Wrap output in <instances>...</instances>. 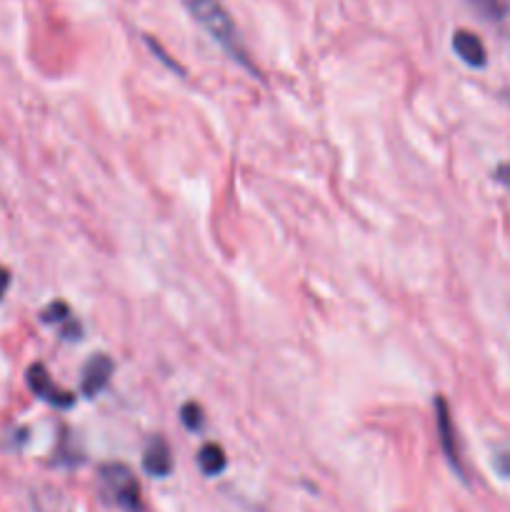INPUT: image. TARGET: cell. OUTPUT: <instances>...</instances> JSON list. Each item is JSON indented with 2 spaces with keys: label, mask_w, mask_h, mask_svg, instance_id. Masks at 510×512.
<instances>
[{
  "label": "cell",
  "mask_w": 510,
  "mask_h": 512,
  "mask_svg": "<svg viewBox=\"0 0 510 512\" xmlns=\"http://www.w3.org/2000/svg\"><path fill=\"white\" fill-rule=\"evenodd\" d=\"M113 370L115 365L108 355H93V358L85 363L83 380H80V388H83L85 398H98V395L108 388Z\"/></svg>",
  "instance_id": "5"
},
{
  "label": "cell",
  "mask_w": 510,
  "mask_h": 512,
  "mask_svg": "<svg viewBox=\"0 0 510 512\" xmlns=\"http://www.w3.org/2000/svg\"><path fill=\"white\" fill-rule=\"evenodd\" d=\"M8 285H10V273L5 268H0V300H3V295H5V290H8Z\"/></svg>",
  "instance_id": "14"
},
{
  "label": "cell",
  "mask_w": 510,
  "mask_h": 512,
  "mask_svg": "<svg viewBox=\"0 0 510 512\" xmlns=\"http://www.w3.org/2000/svg\"><path fill=\"white\" fill-rule=\"evenodd\" d=\"M183 5L188 8V13L203 25L205 33L223 45V50L230 55V58L238 60L243 68L253 70L255 73L253 63H250L248 58V50H245L243 40H240L238 35V28H235L233 18H230L228 10L223 8L220 0H183Z\"/></svg>",
  "instance_id": "1"
},
{
  "label": "cell",
  "mask_w": 510,
  "mask_h": 512,
  "mask_svg": "<svg viewBox=\"0 0 510 512\" xmlns=\"http://www.w3.org/2000/svg\"><path fill=\"white\" fill-rule=\"evenodd\" d=\"M470 5H473L485 20H503L505 10H508L505 0H470Z\"/></svg>",
  "instance_id": "9"
},
{
  "label": "cell",
  "mask_w": 510,
  "mask_h": 512,
  "mask_svg": "<svg viewBox=\"0 0 510 512\" xmlns=\"http://www.w3.org/2000/svg\"><path fill=\"white\" fill-rule=\"evenodd\" d=\"M453 50L458 53V58L463 60L470 68H483L488 63V53H485L483 40L478 38L470 30H455L453 35Z\"/></svg>",
  "instance_id": "6"
},
{
  "label": "cell",
  "mask_w": 510,
  "mask_h": 512,
  "mask_svg": "<svg viewBox=\"0 0 510 512\" xmlns=\"http://www.w3.org/2000/svg\"><path fill=\"white\" fill-rule=\"evenodd\" d=\"M28 385L30 390H33L38 398H43L45 403L55 405V408H73L75 403V395L68 393V390L58 388V385L53 383V378H50V373L45 370V365L35 363L28 368Z\"/></svg>",
  "instance_id": "4"
},
{
  "label": "cell",
  "mask_w": 510,
  "mask_h": 512,
  "mask_svg": "<svg viewBox=\"0 0 510 512\" xmlns=\"http://www.w3.org/2000/svg\"><path fill=\"white\" fill-rule=\"evenodd\" d=\"M493 465L495 470H498L500 478L510 480V450H500V453H495Z\"/></svg>",
  "instance_id": "12"
},
{
  "label": "cell",
  "mask_w": 510,
  "mask_h": 512,
  "mask_svg": "<svg viewBox=\"0 0 510 512\" xmlns=\"http://www.w3.org/2000/svg\"><path fill=\"white\" fill-rule=\"evenodd\" d=\"M143 470L153 478H165L173 473V455H170L168 443L163 438H150L143 453Z\"/></svg>",
  "instance_id": "7"
},
{
  "label": "cell",
  "mask_w": 510,
  "mask_h": 512,
  "mask_svg": "<svg viewBox=\"0 0 510 512\" xmlns=\"http://www.w3.org/2000/svg\"><path fill=\"white\" fill-rule=\"evenodd\" d=\"M68 320H73V315L65 303H53L43 313V323H68Z\"/></svg>",
  "instance_id": "11"
},
{
  "label": "cell",
  "mask_w": 510,
  "mask_h": 512,
  "mask_svg": "<svg viewBox=\"0 0 510 512\" xmlns=\"http://www.w3.org/2000/svg\"><path fill=\"white\" fill-rule=\"evenodd\" d=\"M435 430H438L440 448H443V455L448 458L450 468H453L460 478H465L463 458H460L458 433H455V423H453V415H450L448 400H445L443 395H438V398H435Z\"/></svg>",
  "instance_id": "3"
},
{
  "label": "cell",
  "mask_w": 510,
  "mask_h": 512,
  "mask_svg": "<svg viewBox=\"0 0 510 512\" xmlns=\"http://www.w3.org/2000/svg\"><path fill=\"white\" fill-rule=\"evenodd\" d=\"M495 180H498L503 188L510 190V163H503V165H498V168H495Z\"/></svg>",
  "instance_id": "13"
},
{
  "label": "cell",
  "mask_w": 510,
  "mask_h": 512,
  "mask_svg": "<svg viewBox=\"0 0 510 512\" xmlns=\"http://www.w3.org/2000/svg\"><path fill=\"white\" fill-rule=\"evenodd\" d=\"M100 480H103L105 493L110 495L118 508L125 512H140L143 510V498H140V485L135 475L130 473L128 465L123 463H108L100 468Z\"/></svg>",
  "instance_id": "2"
},
{
  "label": "cell",
  "mask_w": 510,
  "mask_h": 512,
  "mask_svg": "<svg viewBox=\"0 0 510 512\" xmlns=\"http://www.w3.org/2000/svg\"><path fill=\"white\" fill-rule=\"evenodd\" d=\"M225 463H228V460H225V453H223V448H220V445L208 443V445H203V448H200L198 465H200V470H203L205 475H220L225 470Z\"/></svg>",
  "instance_id": "8"
},
{
  "label": "cell",
  "mask_w": 510,
  "mask_h": 512,
  "mask_svg": "<svg viewBox=\"0 0 510 512\" xmlns=\"http://www.w3.org/2000/svg\"><path fill=\"white\" fill-rule=\"evenodd\" d=\"M180 418L188 430H200L203 428V408L198 403H185L180 410Z\"/></svg>",
  "instance_id": "10"
}]
</instances>
